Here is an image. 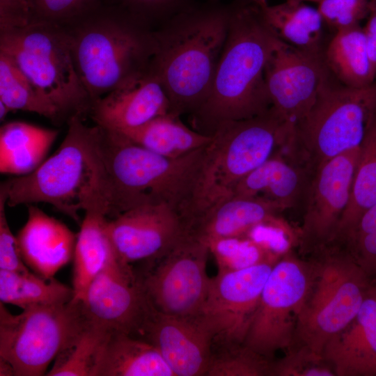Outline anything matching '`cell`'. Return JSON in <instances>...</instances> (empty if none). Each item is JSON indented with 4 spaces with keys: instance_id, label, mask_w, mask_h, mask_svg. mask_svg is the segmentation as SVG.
Wrapping results in <instances>:
<instances>
[{
    "instance_id": "1",
    "label": "cell",
    "mask_w": 376,
    "mask_h": 376,
    "mask_svg": "<svg viewBox=\"0 0 376 376\" xmlns=\"http://www.w3.org/2000/svg\"><path fill=\"white\" fill-rule=\"evenodd\" d=\"M282 42L266 23L260 6L230 4L228 29L213 82L202 105L189 115L191 127L212 136L221 123L253 118L271 108L267 63Z\"/></svg>"
},
{
    "instance_id": "2",
    "label": "cell",
    "mask_w": 376,
    "mask_h": 376,
    "mask_svg": "<svg viewBox=\"0 0 376 376\" xmlns=\"http://www.w3.org/2000/svg\"><path fill=\"white\" fill-rule=\"evenodd\" d=\"M95 144L108 203V217L137 206L164 203L185 224L195 206L205 148L168 157L134 143L122 133L96 125Z\"/></svg>"
},
{
    "instance_id": "3",
    "label": "cell",
    "mask_w": 376,
    "mask_h": 376,
    "mask_svg": "<svg viewBox=\"0 0 376 376\" xmlns=\"http://www.w3.org/2000/svg\"><path fill=\"white\" fill-rule=\"evenodd\" d=\"M230 4L193 3L154 30L150 70L169 101V113H194L207 98L227 37Z\"/></svg>"
},
{
    "instance_id": "4",
    "label": "cell",
    "mask_w": 376,
    "mask_h": 376,
    "mask_svg": "<svg viewBox=\"0 0 376 376\" xmlns=\"http://www.w3.org/2000/svg\"><path fill=\"white\" fill-rule=\"evenodd\" d=\"M150 24L119 6H100L62 26L78 76L93 103L150 70L155 51Z\"/></svg>"
},
{
    "instance_id": "5",
    "label": "cell",
    "mask_w": 376,
    "mask_h": 376,
    "mask_svg": "<svg viewBox=\"0 0 376 376\" xmlns=\"http://www.w3.org/2000/svg\"><path fill=\"white\" fill-rule=\"evenodd\" d=\"M82 118L74 116L68 121L67 134L58 150L33 171L1 184L6 205L45 203L79 224L80 210L100 207L108 213L96 125L88 126Z\"/></svg>"
},
{
    "instance_id": "6",
    "label": "cell",
    "mask_w": 376,
    "mask_h": 376,
    "mask_svg": "<svg viewBox=\"0 0 376 376\" xmlns=\"http://www.w3.org/2000/svg\"><path fill=\"white\" fill-rule=\"evenodd\" d=\"M294 129L272 108L253 118L219 125L205 148L191 223L230 197L244 177L284 149Z\"/></svg>"
},
{
    "instance_id": "7",
    "label": "cell",
    "mask_w": 376,
    "mask_h": 376,
    "mask_svg": "<svg viewBox=\"0 0 376 376\" xmlns=\"http://www.w3.org/2000/svg\"><path fill=\"white\" fill-rule=\"evenodd\" d=\"M315 252L322 258L312 265L311 285L297 316L293 343L311 358L323 360L326 344L354 319L373 280L338 245Z\"/></svg>"
},
{
    "instance_id": "8",
    "label": "cell",
    "mask_w": 376,
    "mask_h": 376,
    "mask_svg": "<svg viewBox=\"0 0 376 376\" xmlns=\"http://www.w3.org/2000/svg\"><path fill=\"white\" fill-rule=\"evenodd\" d=\"M0 52L56 107L63 122L89 115L93 101L78 76L62 26L33 21L1 26Z\"/></svg>"
},
{
    "instance_id": "9",
    "label": "cell",
    "mask_w": 376,
    "mask_h": 376,
    "mask_svg": "<svg viewBox=\"0 0 376 376\" xmlns=\"http://www.w3.org/2000/svg\"><path fill=\"white\" fill-rule=\"evenodd\" d=\"M375 113L376 79L352 88L330 78L295 125L288 148L313 173L330 159L359 148Z\"/></svg>"
},
{
    "instance_id": "10",
    "label": "cell",
    "mask_w": 376,
    "mask_h": 376,
    "mask_svg": "<svg viewBox=\"0 0 376 376\" xmlns=\"http://www.w3.org/2000/svg\"><path fill=\"white\" fill-rule=\"evenodd\" d=\"M85 322L81 301L38 306L10 313L0 302V357L15 376H41Z\"/></svg>"
},
{
    "instance_id": "11",
    "label": "cell",
    "mask_w": 376,
    "mask_h": 376,
    "mask_svg": "<svg viewBox=\"0 0 376 376\" xmlns=\"http://www.w3.org/2000/svg\"><path fill=\"white\" fill-rule=\"evenodd\" d=\"M312 276L313 265L289 253L277 260L263 287L244 346L269 359L276 351L292 345Z\"/></svg>"
},
{
    "instance_id": "12",
    "label": "cell",
    "mask_w": 376,
    "mask_h": 376,
    "mask_svg": "<svg viewBox=\"0 0 376 376\" xmlns=\"http://www.w3.org/2000/svg\"><path fill=\"white\" fill-rule=\"evenodd\" d=\"M207 243L187 232L162 258L139 275L146 295L157 311L196 316L205 301L210 279Z\"/></svg>"
},
{
    "instance_id": "13",
    "label": "cell",
    "mask_w": 376,
    "mask_h": 376,
    "mask_svg": "<svg viewBox=\"0 0 376 376\" xmlns=\"http://www.w3.org/2000/svg\"><path fill=\"white\" fill-rule=\"evenodd\" d=\"M276 261L267 260L240 269L218 272L210 279L198 315L213 335L212 345L244 343Z\"/></svg>"
},
{
    "instance_id": "14",
    "label": "cell",
    "mask_w": 376,
    "mask_h": 376,
    "mask_svg": "<svg viewBox=\"0 0 376 376\" xmlns=\"http://www.w3.org/2000/svg\"><path fill=\"white\" fill-rule=\"evenodd\" d=\"M359 150L340 154L312 174L299 234L304 251H317L333 243L350 200Z\"/></svg>"
},
{
    "instance_id": "15",
    "label": "cell",
    "mask_w": 376,
    "mask_h": 376,
    "mask_svg": "<svg viewBox=\"0 0 376 376\" xmlns=\"http://www.w3.org/2000/svg\"><path fill=\"white\" fill-rule=\"evenodd\" d=\"M331 75L322 53L299 49L282 41L271 54L265 70L271 108L295 127L313 105Z\"/></svg>"
},
{
    "instance_id": "16",
    "label": "cell",
    "mask_w": 376,
    "mask_h": 376,
    "mask_svg": "<svg viewBox=\"0 0 376 376\" xmlns=\"http://www.w3.org/2000/svg\"><path fill=\"white\" fill-rule=\"evenodd\" d=\"M107 230L119 260L146 269L162 258L187 232L181 216L164 203L146 204L109 219Z\"/></svg>"
},
{
    "instance_id": "17",
    "label": "cell",
    "mask_w": 376,
    "mask_h": 376,
    "mask_svg": "<svg viewBox=\"0 0 376 376\" xmlns=\"http://www.w3.org/2000/svg\"><path fill=\"white\" fill-rule=\"evenodd\" d=\"M86 319L109 333L136 336L150 302L139 276L116 253L88 287L81 301Z\"/></svg>"
},
{
    "instance_id": "18",
    "label": "cell",
    "mask_w": 376,
    "mask_h": 376,
    "mask_svg": "<svg viewBox=\"0 0 376 376\" xmlns=\"http://www.w3.org/2000/svg\"><path fill=\"white\" fill-rule=\"evenodd\" d=\"M135 337L152 344L175 376H205L214 337L198 315H169L150 303Z\"/></svg>"
},
{
    "instance_id": "19",
    "label": "cell",
    "mask_w": 376,
    "mask_h": 376,
    "mask_svg": "<svg viewBox=\"0 0 376 376\" xmlns=\"http://www.w3.org/2000/svg\"><path fill=\"white\" fill-rule=\"evenodd\" d=\"M166 93L149 70L93 102L89 116L95 125L122 131L138 127L169 112Z\"/></svg>"
},
{
    "instance_id": "20",
    "label": "cell",
    "mask_w": 376,
    "mask_h": 376,
    "mask_svg": "<svg viewBox=\"0 0 376 376\" xmlns=\"http://www.w3.org/2000/svg\"><path fill=\"white\" fill-rule=\"evenodd\" d=\"M322 359L338 376H376V279L350 323L326 344Z\"/></svg>"
},
{
    "instance_id": "21",
    "label": "cell",
    "mask_w": 376,
    "mask_h": 376,
    "mask_svg": "<svg viewBox=\"0 0 376 376\" xmlns=\"http://www.w3.org/2000/svg\"><path fill=\"white\" fill-rule=\"evenodd\" d=\"M16 237L27 267L42 278L52 279L72 260L77 234L31 204L28 205V219Z\"/></svg>"
},
{
    "instance_id": "22",
    "label": "cell",
    "mask_w": 376,
    "mask_h": 376,
    "mask_svg": "<svg viewBox=\"0 0 376 376\" xmlns=\"http://www.w3.org/2000/svg\"><path fill=\"white\" fill-rule=\"evenodd\" d=\"M312 174L287 146L244 177L230 196L263 198L283 211L304 203Z\"/></svg>"
},
{
    "instance_id": "23",
    "label": "cell",
    "mask_w": 376,
    "mask_h": 376,
    "mask_svg": "<svg viewBox=\"0 0 376 376\" xmlns=\"http://www.w3.org/2000/svg\"><path fill=\"white\" fill-rule=\"evenodd\" d=\"M282 212L275 204L256 197L230 196L207 209L190 224L188 231L205 243L246 236L254 227L280 223Z\"/></svg>"
},
{
    "instance_id": "24",
    "label": "cell",
    "mask_w": 376,
    "mask_h": 376,
    "mask_svg": "<svg viewBox=\"0 0 376 376\" xmlns=\"http://www.w3.org/2000/svg\"><path fill=\"white\" fill-rule=\"evenodd\" d=\"M93 376H175L157 349L130 334L113 332L100 350Z\"/></svg>"
},
{
    "instance_id": "25",
    "label": "cell",
    "mask_w": 376,
    "mask_h": 376,
    "mask_svg": "<svg viewBox=\"0 0 376 376\" xmlns=\"http://www.w3.org/2000/svg\"><path fill=\"white\" fill-rule=\"evenodd\" d=\"M73 255V301H81L88 287L115 254L108 230V216L103 207L84 212Z\"/></svg>"
},
{
    "instance_id": "26",
    "label": "cell",
    "mask_w": 376,
    "mask_h": 376,
    "mask_svg": "<svg viewBox=\"0 0 376 376\" xmlns=\"http://www.w3.org/2000/svg\"><path fill=\"white\" fill-rule=\"evenodd\" d=\"M58 131L21 121L7 123L0 129V171L24 175L44 161Z\"/></svg>"
},
{
    "instance_id": "27",
    "label": "cell",
    "mask_w": 376,
    "mask_h": 376,
    "mask_svg": "<svg viewBox=\"0 0 376 376\" xmlns=\"http://www.w3.org/2000/svg\"><path fill=\"white\" fill-rule=\"evenodd\" d=\"M260 7L266 23L281 40L299 49L322 53L324 24L317 8L301 0Z\"/></svg>"
},
{
    "instance_id": "28",
    "label": "cell",
    "mask_w": 376,
    "mask_h": 376,
    "mask_svg": "<svg viewBox=\"0 0 376 376\" xmlns=\"http://www.w3.org/2000/svg\"><path fill=\"white\" fill-rule=\"evenodd\" d=\"M180 117L169 112L138 127L118 132L143 148L168 157L187 155L210 143L212 136L188 127Z\"/></svg>"
},
{
    "instance_id": "29",
    "label": "cell",
    "mask_w": 376,
    "mask_h": 376,
    "mask_svg": "<svg viewBox=\"0 0 376 376\" xmlns=\"http://www.w3.org/2000/svg\"><path fill=\"white\" fill-rule=\"evenodd\" d=\"M323 55L331 74L346 86L361 88L376 79L361 25L336 31Z\"/></svg>"
},
{
    "instance_id": "30",
    "label": "cell",
    "mask_w": 376,
    "mask_h": 376,
    "mask_svg": "<svg viewBox=\"0 0 376 376\" xmlns=\"http://www.w3.org/2000/svg\"><path fill=\"white\" fill-rule=\"evenodd\" d=\"M375 203L376 113L360 146L350 200L333 242H342L354 228L362 214Z\"/></svg>"
},
{
    "instance_id": "31",
    "label": "cell",
    "mask_w": 376,
    "mask_h": 376,
    "mask_svg": "<svg viewBox=\"0 0 376 376\" xmlns=\"http://www.w3.org/2000/svg\"><path fill=\"white\" fill-rule=\"evenodd\" d=\"M72 288L54 278L45 279L33 272L21 273L0 269V302L22 310L66 304L72 300Z\"/></svg>"
},
{
    "instance_id": "32",
    "label": "cell",
    "mask_w": 376,
    "mask_h": 376,
    "mask_svg": "<svg viewBox=\"0 0 376 376\" xmlns=\"http://www.w3.org/2000/svg\"><path fill=\"white\" fill-rule=\"evenodd\" d=\"M0 101L10 111L37 113L62 123L56 107L36 88L13 60L0 52Z\"/></svg>"
},
{
    "instance_id": "33",
    "label": "cell",
    "mask_w": 376,
    "mask_h": 376,
    "mask_svg": "<svg viewBox=\"0 0 376 376\" xmlns=\"http://www.w3.org/2000/svg\"><path fill=\"white\" fill-rule=\"evenodd\" d=\"M109 334L85 318L81 328L58 354L46 375L93 376L100 350Z\"/></svg>"
},
{
    "instance_id": "34",
    "label": "cell",
    "mask_w": 376,
    "mask_h": 376,
    "mask_svg": "<svg viewBox=\"0 0 376 376\" xmlns=\"http://www.w3.org/2000/svg\"><path fill=\"white\" fill-rule=\"evenodd\" d=\"M269 359L242 345H212L205 376H262L272 375Z\"/></svg>"
},
{
    "instance_id": "35",
    "label": "cell",
    "mask_w": 376,
    "mask_h": 376,
    "mask_svg": "<svg viewBox=\"0 0 376 376\" xmlns=\"http://www.w3.org/2000/svg\"><path fill=\"white\" fill-rule=\"evenodd\" d=\"M218 272L240 269L267 260H277L247 236L218 239L207 243Z\"/></svg>"
},
{
    "instance_id": "36",
    "label": "cell",
    "mask_w": 376,
    "mask_h": 376,
    "mask_svg": "<svg viewBox=\"0 0 376 376\" xmlns=\"http://www.w3.org/2000/svg\"><path fill=\"white\" fill-rule=\"evenodd\" d=\"M340 244L372 279H376V203L366 210Z\"/></svg>"
},
{
    "instance_id": "37",
    "label": "cell",
    "mask_w": 376,
    "mask_h": 376,
    "mask_svg": "<svg viewBox=\"0 0 376 376\" xmlns=\"http://www.w3.org/2000/svg\"><path fill=\"white\" fill-rule=\"evenodd\" d=\"M102 0H33L30 21L68 25L94 11Z\"/></svg>"
},
{
    "instance_id": "38",
    "label": "cell",
    "mask_w": 376,
    "mask_h": 376,
    "mask_svg": "<svg viewBox=\"0 0 376 376\" xmlns=\"http://www.w3.org/2000/svg\"><path fill=\"white\" fill-rule=\"evenodd\" d=\"M376 0H320L318 10L324 24L336 31L360 25Z\"/></svg>"
},
{
    "instance_id": "39",
    "label": "cell",
    "mask_w": 376,
    "mask_h": 376,
    "mask_svg": "<svg viewBox=\"0 0 376 376\" xmlns=\"http://www.w3.org/2000/svg\"><path fill=\"white\" fill-rule=\"evenodd\" d=\"M6 205V193L0 187V269L21 273L32 272L23 260L17 237L8 223Z\"/></svg>"
},
{
    "instance_id": "40",
    "label": "cell",
    "mask_w": 376,
    "mask_h": 376,
    "mask_svg": "<svg viewBox=\"0 0 376 376\" xmlns=\"http://www.w3.org/2000/svg\"><path fill=\"white\" fill-rule=\"evenodd\" d=\"M119 6L143 19L149 24L163 22L192 4V0H117Z\"/></svg>"
},
{
    "instance_id": "41",
    "label": "cell",
    "mask_w": 376,
    "mask_h": 376,
    "mask_svg": "<svg viewBox=\"0 0 376 376\" xmlns=\"http://www.w3.org/2000/svg\"><path fill=\"white\" fill-rule=\"evenodd\" d=\"M286 356L280 362L272 364V375L284 376H333L329 366L322 365L324 360H315L298 350Z\"/></svg>"
},
{
    "instance_id": "42",
    "label": "cell",
    "mask_w": 376,
    "mask_h": 376,
    "mask_svg": "<svg viewBox=\"0 0 376 376\" xmlns=\"http://www.w3.org/2000/svg\"><path fill=\"white\" fill-rule=\"evenodd\" d=\"M32 1L0 0V27L29 23Z\"/></svg>"
},
{
    "instance_id": "43",
    "label": "cell",
    "mask_w": 376,
    "mask_h": 376,
    "mask_svg": "<svg viewBox=\"0 0 376 376\" xmlns=\"http://www.w3.org/2000/svg\"><path fill=\"white\" fill-rule=\"evenodd\" d=\"M362 27L371 70L376 79V1L372 6L366 25Z\"/></svg>"
},
{
    "instance_id": "44",
    "label": "cell",
    "mask_w": 376,
    "mask_h": 376,
    "mask_svg": "<svg viewBox=\"0 0 376 376\" xmlns=\"http://www.w3.org/2000/svg\"><path fill=\"white\" fill-rule=\"evenodd\" d=\"M0 376H15L12 365L1 357H0Z\"/></svg>"
},
{
    "instance_id": "45",
    "label": "cell",
    "mask_w": 376,
    "mask_h": 376,
    "mask_svg": "<svg viewBox=\"0 0 376 376\" xmlns=\"http://www.w3.org/2000/svg\"><path fill=\"white\" fill-rule=\"evenodd\" d=\"M10 111H11L10 109L4 103L0 101V119L1 120H3Z\"/></svg>"
},
{
    "instance_id": "46",
    "label": "cell",
    "mask_w": 376,
    "mask_h": 376,
    "mask_svg": "<svg viewBox=\"0 0 376 376\" xmlns=\"http://www.w3.org/2000/svg\"><path fill=\"white\" fill-rule=\"evenodd\" d=\"M249 1H251L258 4L260 6L268 3L267 0H249Z\"/></svg>"
},
{
    "instance_id": "47",
    "label": "cell",
    "mask_w": 376,
    "mask_h": 376,
    "mask_svg": "<svg viewBox=\"0 0 376 376\" xmlns=\"http://www.w3.org/2000/svg\"><path fill=\"white\" fill-rule=\"evenodd\" d=\"M305 1H314V2H318L320 1V0H305Z\"/></svg>"
},
{
    "instance_id": "48",
    "label": "cell",
    "mask_w": 376,
    "mask_h": 376,
    "mask_svg": "<svg viewBox=\"0 0 376 376\" xmlns=\"http://www.w3.org/2000/svg\"><path fill=\"white\" fill-rule=\"evenodd\" d=\"M301 1H305V0H301Z\"/></svg>"
}]
</instances>
